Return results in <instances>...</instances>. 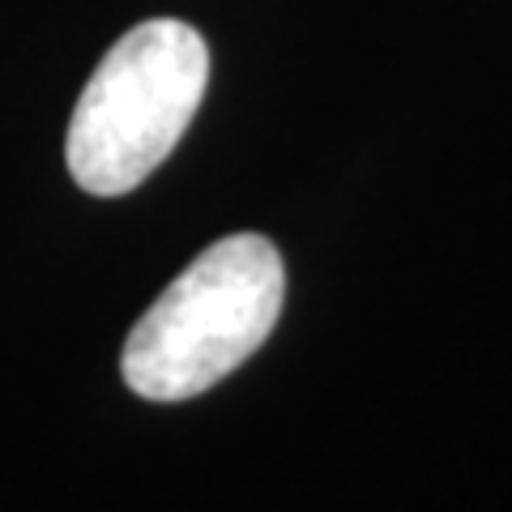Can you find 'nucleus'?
I'll return each mask as SVG.
<instances>
[{"label": "nucleus", "instance_id": "2", "mask_svg": "<svg viewBox=\"0 0 512 512\" xmlns=\"http://www.w3.org/2000/svg\"><path fill=\"white\" fill-rule=\"evenodd\" d=\"M210 82V47L180 18H150L99 60L73 107L64 163L90 197H124L180 146Z\"/></svg>", "mask_w": 512, "mask_h": 512}, {"label": "nucleus", "instance_id": "1", "mask_svg": "<svg viewBox=\"0 0 512 512\" xmlns=\"http://www.w3.org/2000/svg\"><path fill=\"white\" fill-rule=\"evenodd\" d=\"M286 269L265 235H227L205 248L146 316L120 355L124 384L146 402H188L265 346L278 325Z\"/></svg>", "mask_w": 512, "mask_h": 512}]
</instances>
